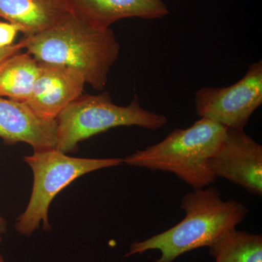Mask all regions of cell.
<instances>
[{"label":"cell","instance_id":"obj_1","mask_svg":"<svg viewBox=\"0 0 262 262\" xmlns=\"http://www.w3.org/2000/svg\"><path fill=\"white\" fill-rule=\"evenodd\" d=\"M24 40V48L38 63L77 71L96 91L104 89L120 54V44L111 29L91 28L72 14Z\"/></svg>","mask_w":262,"mask_h":262},{"label":"cell","instance_id":"obj_2","mask_svg":"<svg viewBox=\"0 0 262 262\" xmlns=\"http://www.w3.org/2000/svg\"><path fill=\"white\" fill-rule=\"evenodd\" d=\"M181 207L186 215L171 228L149 238L130 245L125 257L158 250L154 262H173L184 253L209 247L215 241L244 220L248 213L243 203L222 200L216 188L194 189L182 198Z\"/></svg>","mask_w":262,"mask_h":262},{"label":"cell","instance_id":"obj_3","mask_svg":"<svg viewBox=\"0 0 262 262\" xmlns=\"http://www.w3.org/2000/svg\"><path fill=\"white\" fill-rule=\"evenodd\" d=\"M227 127L201 118L187 128H177L163 141L137 150L123 159L130 166L170 172L194 189L215 182L208 160L216 154L227 136Z\"/></svg>","mask_w":262,"mask_h":262},{"label":"cell","instance_id":"obj_4","mask_svg":"<svg viewBox=\"0 0 262 262\" xmlns=\"http://www.w3.org/2000/svg\"><path fill=\"white\" fill-rule=\"evenodd\" d=\"M55 149L67 153L78 149L80 141L120 126H138L156 130L166 125L163 115L146 110L141 106L137 95L130 104L118 106L108 92L82 94L70 103L56 119Z\"/></svg>","mask_w":262,"mask_h":262},{"label":"cell","instance_id":"obj_5","mask_svg":"<svg viewBox=\"0 0 262 262\" xmlns=\"http://www.w3.org/2000/svg\"><path fill=\"white\" fill-rule=\"evenodd\" d=\"M24 160L32 168L34 184L28 206L15 227L18 233L27 236L39 228L41 222L43 229H51L48 209L53 198L63 188L84 174L124 163L122 158H72L55 148L34 151L24 157Z\"/></svg>","mask_w":262,"mask_h":262},{"label":"cell","instance_id":"obj_6","mask_svg":"<svg viewBox=\"0 0 262 262\" xmlns=\"http://www.w3.org/2000/svg\"><path fill=\"white\" fill-rule=\"evenodd\" d=\"M262 103V62L252 63L242 79L228 87H204L194 96L201 118L218 122L227 128L244 129Z\"/></svg>","mask_w":262,"mask_h":262},{"label":"cell","instance_id":"obj_7","mask_svg":"<svg viewBox=\"0 0 262 262\" xmlns=\"http://www.w3.org/2000/svg\"><path fill=\"white\" fill-rule=\"evenodd\" d=\"M208 165L215 178L227 179L261 198L262 146L244 129L227 128L223 144Z\"/></svg>","mask_w":262,"mask_h":262},{"label":"cell","instance_id":"obj_8","mask_svg":"<svg viewBox=\"0 0 262 262\" xmlns=\"http://www.w3.org/2000/svg\"><path fill=\"white\" fill-rule=\"evenodd\" d=\"M39 63V74L24 103L40 118L55 120L82 96L85 81L79 72L65 66Z\"/></svg>","mask_w":262,"mask_h":262},{"label":"cell","instance_id":"obj_9","mask_svg":"<svg viewBox=\"0 0 262 262\" xmlns=\"http://www.w3.org/2000/svg\"><path fill=\"white\" fill-rule=\"evenodd\" d=\"M56 120L38 117L24 102L0 97V138L7 145L27 143L34 151L56 144Z\"/></svg>","mask_w":262,"mask_h":262},{"label":"cell","instance_id":"obj_10","mask_svg":"<svg viewBox=\"0 0 262 262\" xmlns=\"http://www.w3.org/2000/svg\"><path fill=\"white\" fill-rule=\"evenodd\" d=\"M72 14L91 28L105 30L127 18H162L169 14L162 0H65Z\"/></svg>","mask_w":262,"mask_h":262},{"label":"cell","instance_id":"obj_11","mask_svg":"<svg viewBox=\"0 0 262 262\" xmlns=\"http://www.w3.org/2000/svg\"><path fill=\"white\" fill-rule=\"evenodd\" d=\"M72 14L65 0H0V17L25 37L51 28Z\"/></svg>","mask_w":262,"mask_h":262},{"label":"cell","instance_id":"obj_12","mask_svg":"<svg viewBox=\"0 0 262 262\" xmlns=\"http://www.w3.org/2000/svg\"><path fill=\"white\" fill-rule=\"evenodd\" d=\"M39 72V63L27 52H19L0 62V97L24 102Z\"/></svg>","mask_w":262,"mask_h":262},{"label":"cell","instance_id":"obj_13","mask_svg":"<svg viewBox=\"0 0 262 262\" xmlns=\"http://www.w3.org/2000/svg\"><path fill=\"white\" fill-rule=\"evenodd\" d=\"M215 262H262V235L229 231L209 246Z\"/></svg>","mask_w":262,"mask_h":262},{"label":"cell","instance_id":"obj_14","mask_svg":"<svg viewBox=\"0 0 262 262\" xmlns=\"http://www.w3.org/2000/svg\"><path fill=\"white\" fill-rule=\"evenodd\" d=\"M20 29L15 24L0 22V48L9 47L13 45Z\"/></svg>","mask_w":262,"mask_h":262},{"label":"cell","instance_id":"obj_15","mask_svg":"<svg viewBox=\"0 0 262 262\" xmlns=\"http://www.w3.org/2000/svg\"><path fill=\"white\" fill-rule=\"evenodd\" d=\"M25 48V42L24 39H21L20 42L15 45H12L9 47L0 48V62L4 61L8 57L16 54L21 51Z\"/></svg>","mask_w":262,"mask_h":262},{"label":"cell","instance_id":"obj_16","mask_svg":"<svg viewBox=\"0 0 262 262\" xmlns=\"http://www.w3.org/2000/svg\"><path fill=\"white\" fill-rule=\"evenodd\" d=\"M8 226H7L6 221L0 215V234H5L7 232Z\"/></svg>","mask_w":262,"mask_h":262},{"label":"cell","instance_id":"obj_17","mask_svg":"<svg viewBox=\"0 0 262 262\" xmlns=\"http://www.w3.org/2000/svg\"><path fill=\"white\" fill-rule=\"evenodd\" d=\"M2 241H3V237H2V234H0V246H1ZM4 257H3V254L0 252V262H4Z\"/></svg>","mask_w":262,"mask_h":262}]
</instances>
